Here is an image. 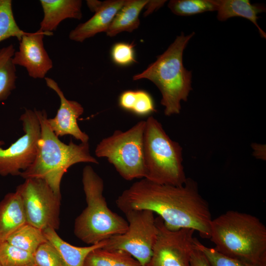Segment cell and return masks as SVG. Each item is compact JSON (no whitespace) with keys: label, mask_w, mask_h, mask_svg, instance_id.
<instances>
[{"label":"cell","mask_w":266,"mask_h":266,"mask_svg":"<svg viewBox=\"0 0 266 266\" xmlns=\"http://www.w3.org/2000/svg\"><path fill=\"white\" fill-rule=\"evenodd\" d=\"M116 204L124 213L133 209L149 210L158 214L171 230L192 229L200 237L210 238L212 218L209 204L191 178H187L179 186L142 178L125 190Z\"/></svg>","instance_id":"1"},{"label":"cell","mask_w":266,"mask_h":266,"mask_svg":"<svg viewBox=\"0 0 266 266\" xmlns=\"http://www.w3.org/2000/svg\"><path fill=\"white\" fill-rule=\"evenodd\" d=\"M210 239L216 251L256 266H266V227L256 216L230 210L210 223Z\"/></svg>","instance_id":"2"},{"label":"cell","mask_w":266,"mask_h":266,"mask_svg":"<svg viewBox=\"0 0 266 266\" xmlns=\"http://www.w3.org/2000/svg\"><path fill=\"white\" fill-rule=\"evenodd\" d=\"M36 112L40 126L37 153L33 164L21 172L20 176L25 179L44 180L61 197V181L71 166L79 163L98 164L99 162L91 155L89 142L77 144L72 140L68 144L62 142L48 126L46 111L36 110Z\"/></svg>","instance_id":"3"},{"label":"cell","mask_w":266,"mask_h":266,"mask_svg":"<svg viewBox=\"0 0 266 266\" xmlns=\"http://www.w3.org/2000/svg\"><path fill=\"white\" fill-rule=\"evenodd\" d=\"M193 32L177 36L167 49L143 72L133 76V80L146 79L159 89L161 104L166 116L180 112L181 101H186L191 86L192 72L183 66V54Z\"/></svg>","instance_id":"4"},{"label":"cell","mask_w":266,"mask_h":266,"mask_svg":"<svg viewBox=\"0 0 266 266\" xmlns=\"http://www.w3.org/2000/svg\"><path fill=\"white\" fill-rule=\"evenodd\" d=\"M82 181L87 205L75 220V236L93 245L126 232L127 221L108 207L103 181L91 166L84 167Z\"/></svg>","instance_id":"5"},{"label":"cell","mask_w":266,"mask_h":266,"mask_svg":"<svg viewBox=\"0 0 266 266\" xmlns=\"http://www.w3.org/2000/svg\"><path fill=\"white\" fill-rule=\"evenodd\" d=\"M144 133V178L163 185L179 186L187 177L183 166L182 148L166 134L153 116L145 120Z\"/></svg>","instance_id":"6"},{"label":"cell","mask_w":266,"mask_h":266,"mask_svg":"<svg viewBox=\"0 0 266 266\" xmlns=\"http://www.w3.org/2000/svg\"><path fill=\"white\" fill-rule=\"evenodd\" d=\"M146 122H138L126 131L116 130L97 145L95 153L106 158L126 180L145 177L144 133Z\"/></svg>","instance_id":"7"},{"label":"cell","mask_w":266,"mask_h":266,"mask_svg":"<svg viewBox=\"0 0 266 266\" xmlns=\"http://www.w3.org/2000/svg\"><path fill=\"white\" fill-rule=\"evenodd\" d=\"M124 214L128 223L127 231L107 239L102 248L126 251L142 266H147L158 233L154 213L147 209H133Z\"/></svg>","instance_id":"8"},{"label":"cell","mask_w":266,"mask_h":266,"mask_svg":"<svg viewBox=\"0 0 266 266\" xmlns=\"http://www.w3.org/2000/svg\"><path fill=\"white\" fill-rule=\"evenodd\" d=\"M27 223L41 230H58L60 226L61 197L44 180L28 178L18 185Z\"/></svg>","instance_id":"9"},{"label":"cell","mask_w":266,"mask_h":266,"mask_svg":"<svg viewBox=\"0 0 266 266\" xmlns=\"http://www.w3.org/2000/svg\"><path fill=\"white\" fill-rule=\"evenodd\" d=\"M20 120L22 122L24 135L5 149L1 147L4 142L0 140L1 176H20L33 164L36 155L40 126L36 109H25Z\"/></svg>","instance_id":"10"},{"label":"cell","mask_w":266,"mask_h":266,"mask_svg":"<svg viewBox=\"0 0 266 266\" xmlns=\"http://www.w3.org/2000/svg\"><path fill=\"white\" fill-rule=\"evenodd\" d=\"M155 222L157 236L147 266H190L195 230L189 228L171 230L159 216L155 218Z\"/></svg>","instance_id":"11"},{"label":"cell","mask_w":266,"mask_h":266,"mask_svg":"<svg viewBox=\"0 0 266 266\" xmlns=\"http://www.w3.org/2000/svg\"><path fill=\"white\" fill-rule=\"evenodd\" d=\"M45 35H48L38 30L23 35L19 41V50L15 51L12 58L15 66L26 68L29 75L35 79L44 78L53 66L44 47Z\"/></svg>","instance_id":"12"},{"label":"cell","mask_w":266,"mask_h":266,"mask_svg":"<svg viewBox=\"0 0 266 266\" xmlns=\"http://www.w3.org/2000/svg\"><path fill=\"white\" fill-rule=\"evenodd\" d=\"M44 79L46 85L55 91L60 100L56 116L47 119L51 130L58 137L70 135L81 142H88L89 135L81 131L77 123L78 118L84 112L82 105L76 101L67 100L54 80L46 77Z\"/></svg>","instance_id":"13"},{"label":"cell","mask_w":266,"mask_h":266,"mask_svg":"<svg viewBox=\"0 0 266 266\" xmlns=\"http://www.w3.org/2000/svg\"><path fill=\"white\" fill-rule=\"evenodd\" d=\"M126 0L102 1L101 5L88 21L77 26L69 33V38L82 42L101 32H106L116 13Z\"/></svg>","instance_id":"14"},{"label":"cell","mask_w":266,"mask_h":266,"mask_svg":"<svg viewBox=\"0 0 266 266\" xmlns=\"http://www.w3.org/2000/svg\"><path fill=\"white\" fill-rule=\"evenodd\" d=\"M43 17L39 29L48 35L53 34L60 23L66 19L82 18L80 0H40Z\"/></svg>","instance_id":"15"},{"label":"cell","mask_w":266,"mask_h":266,"mask_svg":"<svg viewBox=\"0 0 266 266\" xmlns=\"http://www.w3.org/2000/svg\"><path fill=\"white\" fill-rule=\"evenodd\" d=\"M26 223L20 196L16 191L7 193L0 201V243Z\"/></svg>","instance_id":"16"},{"label":"cell","mask_w":266,"mask_h":266,"mask_svg":"<svg viewBox=\"0 0 266 266\" xmlns=\"http://www.w3.org/2000/svg\"><path fill=\"white\" fill-rule=\"evenodd\" d=\"M42 231L47 240L59 252L64 266H83L87 255L95 249L102 248L106 241L89 246L78 247L64 241L53 229L47 228Z\"/></svg>","instance_id":"17"},{"label":"cell","mask_w":266,"mask_h":266,"mask_svg":"<svg viewBox=\"0 0 266 266\" xmlns=\"http://www.w3.org/2000/svg\"><path fill=\"white\" fill-rule=\"evenodd\" d=\"M217 19L225 21L233 17H241L250 20L257 28L261 37L266 38V34L257 23L258 14L266 11L265 6L252 4L248 0H217Z\"/></svg>","instance_id":"18"},{"label":"cell","mask_w":266,"mask_h":266,"mask_svg":"<svg viewBox=\"0 0 266 266\" xmlns=\"http://www.w3.org/2000/svg\"><path fill=\"white\" fill-rule=\"evenodd\" d=\"M148 0H126L123 6L114 17L106 32L109 37L128 32L131 33L139 26V14Z\"/></svg>","instance_id":"19"},{"label":"cell","mask_w":266,"mask_h":266,"mask_svg":"<svg viewBox=\"0 0 266 266\" xmlns=\"http://www.w3.org/2000/svg\"><path fill=\"white\" fill-rule=\"evenodd\" d=\"M15 51L12 44L0 49V101L6 100L16 88V66L12 61Z\"/></svg>","instance_id":"20"},{"label":"cell","mask_w":266,"mask_h":266,"mask_svg":"<svg viewBox=\"0 0 266 266\" xmlns=\"http://www.w3.org/2000/svg\"><path fill=\"white\" fill-rule=\"evenodd\" d=\"M6 241L13 246L33 254L47 239L42 230L26 223L10 234Z\"/></svg>","instance_id":"21"},{"label":"cell","mask_w":266,"mask_h":266,"mask_svg":"<svg viewBox=\"0 0 266 266\" xmlns=\"http://www.w3.org/2000/svg\"><path fill=\"white\" fill-rule=\"evenodd\" d=\"M217 0H171L168 7L174 14L191 16L206 11H217Z\"/></svg>","instance_id":"22"},{"label":"cell","mask_w":266,"mask_h":266,"mask_svg":"<svg viewBox=\"0 0 266 266\" xmlns=\"http://www.w3.org/2000/svg\"><path fill=\"white\" fill-rule=\"evenodd\" d=\"M11 0H0V42L11 37L19 41L27 33L18 26L15 20Z\"/></svg>","instance_id":"23"},{"label":"cell","mask_w":266,"mask_h":266,"mask_svg":"<svg viewBox=\"0 0 266 266\" xmlns=\"http://www.w3.org/2000/svg\"><path fill=\"white\" fill-rule=\"evenodd\" d=\"M1 266H34L33 254L19 248L5 241L0 243Z\"/></svg>","instance_id":"24"},{"label":"cell","mask_w":266,"mask_h":266,"mask_svg":"<svg viewBox=\"0 0 266 266\" xmlns=\"http://www.w3.org/2000/svg\"><path fill=\"white\" fill-rule=\"evenodd\" d=\"M195 247L204 255L211 266H256L226 256L214 248H209L194 238Z\"/></svg>","instance_id":"25"},{"label":"cell","mask_w":266,"mask_h":266,"mask_svg":"<svg viewBox=\"0 0 266 266\" xmlns=\"http://www.w3.org/2000/svg\"><path fill=\"white\" fill-rule=\"evenodd\" d=\"M33 256L36 266H64L59 252L48 240L37 248Z\"/></svg>","instance_id":"26"},{"label":"cell","mask_w":266,"mask_h":266,"mask_svg":"<svg viewBox=\"0 0 266 266\" xmlns=\"http://www.w3.org/2000/svg\"><path fill=\"white\" fill-rule=\"evenodd\" d=\"M130 111L138 116H145L156 111L151 95L143 90L134 91Z\"/></svg>","instance_id":"27"},{"label":"cell","mask_w":266,"mask_h":266,"mask_svg":"<svg viewBox=\"0 0 266 266\" xmlns=\"http://www.w3.org/2000/svg\"><path fill=\"white\" fill-rule=\"evenodd\" d=\"M133 45L124 42L115 44L111 52L113 61L120 66H127L135 62Z\"/></svg>","instance_id":"28"},{"label":"cell","mask_w":266,"mask_h":266,"mask_svg":"<svg viewBox=\"0 0 266 266\" xmlns=\"http://www.w3.org/2000/svg\"><path fill=\"white\" fill-rule=\"evenodd\" d=\"M112 261L113 251L98 248L87 255L83 266H112Z\"/></svg>","instance_id":"29"},{"label":"cell","mask_w":266,"mask_h":266,"mask_svg":"<svg viewBox=\"0 0 266 266\" xmlns=\"http://www.w3.org/2000/svg\"><path fill=\"white\" fill-rule=\"evenodd\" d=\"M113 251L112 266H142L139 262L128 252L122 250Z\"/></svg>","instance_id":"30"},{"label":"cell","mask_w":266,"mask_h":266,"mask_svg":"<svg viewBox=\"0 0 266 266\" xmlns=\"http://www.w3.org/2000/svg\"><path fill=\"white\" fill-rule=\"evenodd\" d=\"M190 266H211L203 253L195 245L191 255Z\"/></svg>","instance_id":"31"},{"label":"cell","mask_w":266,"mask_h":266,"mask_svg":"<svg viewBox=\"0 0 266 266\" xmlns=\"http://www.w3.org/2000/svg\"><path fill=\"white\" fill-rule=\"evenodd\" d=\"M165 0H149L145 5L144 8L146 9L144 13V16H146L151 13L155 9L161 7L166 2Z\"/></svg>","instance_id":"32"},{"label":"cell","mask_w":266,"mask_h":266,"mask_svg":"<svg viewBox=\"0 0 266 266\" xmlns=\"http://www.w3.org/2000/svg\"><path fill=\"white\" fill-rule=\"evenodd\" d=\"M0 266H1V264H0Z\"/></svg>","instance_id":"33"},{"label":"cell","mask_w":266,"mask_h":266,"mask_svg":"<svg viewBox=\"0 0 266 266\" xmlns=\"http://www.w3.org/2000/svg\"><path fill=\"white\" fill-rule=\"evenodd\" d=\"M35 266V265H34V266Z\"/></svg>","instance_id":"34"}]
</instances>
